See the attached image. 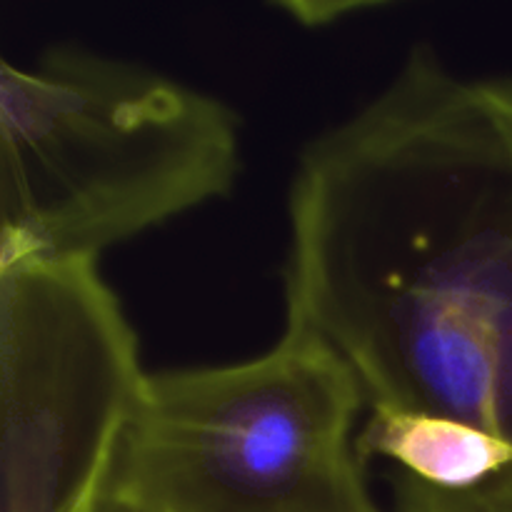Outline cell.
I'll use <instances>...</instances> for the list:
<instances>
[{"instance_id":"cell-1","label":"cell","mask_w":512,"mask_h":512,"mask_svg":"<svg viewBox=\"0 0 512 512\" xmlns=\"http://www.w3.org/2000/svg\"><path fill=\"white\" fill-rule=\"evenodd\" d=\"M285 318L353 368L370 405L512 443V75L418 43L300 150Z\"/></svg>"},{"instance_id":"cell-2","label":"cell","mask_w":512,"mask_h":512,"mask_svg":"<svg viewBox=\"0 0 512 512\" xmlns=\"http://www.w3.org/2000/svg\"><path fill=\"white\" fill-rule=\"evenodd\" d=\"M243 135L225 100L80 45L0 63V265L100 258L225 198Z\"/></svg>"},{"instance_id":"cell-3","label":"cell","mask_w":512,"mask_h":512,"mask_svg":"<svg viewBox=\"0 0 512 512\" xmlns=\"http://www.w3.org/2000/svg\"><path fill=\"white\" fill-rule=\"evenodd\" d=\"M358 375L285 318L265 353L150 373L108 485L148 512H383L360 460Z\"/></svg>"},{"instance_id":"cell-4","label":"cell","mask_w":512,"mask_h":512,"mask_svg":"<svg viewBox=\"0 0 512 512\" xmlns=\"http://www.w3.org/2000/svg\"><path fill=\"white\" fill-rule=\"evenodd\" d=\"M148 375L95 258L0 265V512H85Z\"/></svg>"},{"instance_id":"cell-5","label":"cell","mask_w":512,"mask_h":512,"mask_svg":"<svg viewBox=\"0 0 512 512\" xmlns=\"http://www.w3.org/2000/svg\"><path fill=\"white\" fill-rule=\"evenodd\" d=\"M355 448L390 465V512H512V443L480 425L370 405Z\"/></svg>"},{"instance_id":"cell-6","label":"cell","mask_w":512,"mask_h":512,"mask_svg":"<svg viewBox=\"0 0 512 512\" xmlns=\"http://www.w3.org/2000/svg\"><path fill=\"white\" fill-rule=\"evenodd\" d=\"M283 8L295 23L300 25H313V28H320V25H328L340 20L343 15L350 13H363V10L378 8L375 3H353V0H343V3H333V0H323V3H283L278 5Z\"/></svg>"},{"instance_id":"cell-7","label":"cell","mask_w":512,"mask_h":512,"mask_svg":"<svg viewBox=\"0 0 512 512\" xmlns=\"http://www.w3.org/2000/svg\"><path fill=\"white\" fill-rule=\"evenodd\" d=\"M85 512H148V510L135 505L133 500H128L125 495H120L118 490H113L108 483H105V488L100 490L98 498L90 503V508Z\"/></svg>"}]
</instances>
